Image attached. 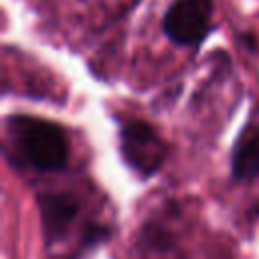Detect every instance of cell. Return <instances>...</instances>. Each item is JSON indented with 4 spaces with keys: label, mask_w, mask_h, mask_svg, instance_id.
<instances>
[{
    "label": "cell",
    "mask_w": 259,
    "mask_h": 259,
    "mask_svg": "<svg viewBox=\"0 0 259 259\" xmlns=\"http://www.w3.org/2000/svg\"><path fill=\"white\" fill-rule=\"evenodd\" d=\"M231 170L233 176L239 180H251L259 176V130L241 138L233 152Z\"/></svg>",
    "instance_id": "5b68a950"
},
{
    "label": "cell",
    "mask_w": 259,
    "mask_h": 259,
    "mask_svg": "<svg viewBox=\"0 0 259 259\" xmlns=\"http://www.w3.org/2000/svg\"><path fill=\"white\" fill-rule=\"evenodd\" d=\"M38 208L42 217V229L47 239L53 243L73 223L79 212V200L69 192H51L38 196Z\"/></svg>",
    "instance_id": "277c9868"
},
{
    "label": "cell",
    "mask_w": 259,
    "mask_h": 259,
    "mask_svg": "<svg viewBox=\"0 0 259 259\" xmlns=\"http://www.w3.org/2000/svg\"><path fill=\"white\" fill-rule=\"evenodd\" d=\"M210 18L212 0H176L162 18V30L172 42L194 47L210 32Z\"/></svg>",
    "instance_id": "3957f363"
},
{
    "label": "cell",
    "mask_w": 259,
    "mask_h": 259,
    "mask_svg": "<svg viewBox=\"0 0 259 259\" xmlns=\"http://www.w3.org/2000/svg\"><path fill=\"white\" fill-rule=\"evenodd\" d=\"M119 150L123 162L140 176L156 174L166 160V144L152 125L140 119H132L121 125Z\"/></svg>",
    "instance_id": "7a4b0ae2"
},
{
    "label": "cell",
    "mask_w": 259,
    "mask_h": 259,
    "mask_svg": "<svg viewBox=\"0 0 259 259\" xmlns=\"http://www.w3.org/2000/svg\"><path fill=\"white\" fill-rule=\"evenodd\" d=\"M14 140L28 162L45 172L63 170L69 162V140L61 125L30 115H16L8 121Z\"/></svg>",
    "instance_id": "6da1fadb"
}]
</instances>
